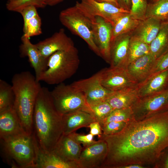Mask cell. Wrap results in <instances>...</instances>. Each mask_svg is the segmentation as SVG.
<instances>
[{
	"instance_id": "32",
	"label": "cell",
	"mask_w": 168,
	"mask_h": 168,
	"mask_svg": "<svg viewBox=\"0 0 168 168\" xmlns=\"http://www.w3.org/2000/svg\"><path fill=\"white\" fill-rule=\"evenodd\" d=\"M133 119L131 108L113 110L110 114L100 124L110 122H128Z\"/></svg>"
},
{
	"instance_id": "45",
	"label": "cell",
	"mask_w": 168,
	"mask_h": 168,
	"mask_svg": "<svg viewBox=\"0 0 168 168\" xmlns=\"http://www.w3.org/2000/svg\"><path fill=\"white\" fill-rule=\"evenodd\" d=\"M163 22L168 24V17L164 21H162Z\"/></svg>"
},
{
	"instance_id": "40",
	"label": "cell",
	"mask_w": 168,
	"mask_h": 168,
	"mask_svg": "<svg viewBox=\"0 0 168 168\" xmlns=\"http://www.w3.org/2000/svg\"><path fill=\"white\" fill-rule=\"evenodd\" d=\"M88 127L90 128L89 133L94 136L97 135L99 138L103 134L101 126L98 122L95 121L91 123Z\"/></svg>"
},
{
	"instance_id": "43",
	"label": "cell",
	"mask_w": 168,
	"mask_h": 168,
	"mask_svg": "<svg viewBox=\"0 0 168 168\" xmlns=\"http://www.w3.org/2000/svg\"><path fill=\"white\" fill-rule=\"evenodd\" d=\"M145 166L141 165L138 164H132L125 166L122 168H143Z\"/></svg>"
},
{
	"instance_id": "5",
	"label": "cell",
	"mask_w": 168,
	"mask_h": 168,
	"mask_svg": "<svg viewBox=\"0 0 168 168\" xmlns=\"http://www.w3.org/2000/svg\"><path fill=\"white\" fill-rule=\"evenodd\" d=\"M59 19L62 25L82 38L96 54L101 57L93 36V26L95 17L87 16L75 5L61 11Z\"/></svg>"
},
{
	"instance_id": "2",
	"label": "cell",
	"mask_w": 168,
	"mask_h": 168,
	"mask_svg": "<svg viewBox=\"0 0 168 168\" xmlns=\"http://www.w3.org/2000/svg\"><path fill=\"white\" fill-rule=\"evenodd\" d=\"M33 123L40 147L45 151H52L63 133L62 116L57 110L47 87H41L38 95Z\"/></svg>"
},
{
	"instance_id": "25",
	"label": "cell",
	"mask_w": 168,
	"mask_h": 168,
	"mask_svg": "<svg viewBox=\"0 0 168 168\" xmlns=\"http://www.w3.org/2000/svg\"><path fill=\"white\" fill-rule=\"evenodd\" d=\"M140 21L133 17L130 13L119 17L112 25V43L119 36L137 28Z\"/></svg>"
},
{
	"instance_id": "19",
	"label": "cell",
	"mask_w": 168,
	"mask_h": 168,
	"mask_svg": "<svg viewBox=\"0 0 168 168\" xmlns=\"http://www.w3.org/2000/svg\"><path fill=\"white\" fill-rule=\"evenodd\" d=\"M36 157L34 168H79L77 162L65 161L53 152L43 150L37 141Z\"/></svg>"
},
{
	"instance_id": "48",
	"label": "cell",
	"mask_w": 168,
	"mask_h": 168,
	"mask_svg": "<svg viewBox=\"0 0 168 168\" xmlns=\"http://www.w3.org/2000/svg\"></svg>"
},
{
	"instance_id": "14",
	"label": "cell",
	"mask_w": 168,
	"mask_h": 168,
	"mask_svg": "<svg viewBox=\"0 0 168 168\" xmlns=\"http://www.w3.org/2000/svg\"><path fill=\"white\" fill-rule=\"evenodd\" d=\"M21 39L22 43L19 47L21 56L28 57L34 69L36 79L40 82L41 77L48 68L49 58L42 55L36 44L30 42L29 38L23 35Z\"/></svg>"
},
{
	"instance_id": "13",
	"label": "cell",
	"mask_w": 168,
	"mask_h": 168,
	"mask_svg": "<svg viewBox=\"0 0 168 168\" xmlns=\"http://www.w3.org/2000/svg\"><path fill=\"white\" fill-rule=\"evenodd\" d=\"M112 26L111 24L100 16L95 17L93 32L96 44L102 58L110 63L112 44Z\"/></svg>"
},
{
	"instance_id": "23",
	"label": "cell",
	"mask_w": 168,
	"mask_h": 168,
	"mask_svg": "<svg viewBox=\"0 0 168 168\" xmlns=\"http://www.w3.org/2000/svg\"><path fill=\"white\" fill-rule=\"evenodd\" d=\"M130 39L128 35L124 34L117 37L112 42L110 67H124L128 50Z\"/></svg>"
},
{
	"instance_id": "10",
	"label": "cell",
	"mask_w": 168,
	"mask_h": 168,
	"mask_svg": "<svg viewBox=\"0 0 168 168\" xmlns=\"http://www.w3.org/2000/svg\"><path fill=\"white\" fill-rule=\"evenodd\" d=\"M71 84L84 94L87 104L105 101L112 91L102 85L100 71L89 78L74 82Z\"/></svg>"
},
{
	"instance_id": "20",
	"label": "cell",
	"mask_w": 168,
	"mask_h": 168,
	"mask_svg": "<svg viewBox=\"0 0 168 168\" xmlns=\"http://www.w3.org/2000/svg\"><path fill=\"white\" fill-rule=\"evenodd\" d=\"M62 116L63 134H65L71 133L82 127H88L91 123L96 121L89 113L82 110Z\"/></svg>"
},
{
	"instance_id": "4",
	"label": "cell",
	"mask_w": 168,
	"mask_h": 168,
	"mask_svg": "<svg viewBox=\"0 0 168 168\" xmlns=\"http://www.w3.org/2000/svg\"><path fill=\"white\" fill-rule=\"evenodd\" d=\"M80 62L78 51L75 46L58 51L49 58L48 68L40 81L51 85L63 83L76 72Z\"/></svg>"
},
{
	"instance_id": "35",
	"label": "cell",
	"mask_w": 168,
	"mask_h": 168,
	"mask_svg": "<svg viewBox=\"0 0 168 168\" xmlns=\"http://www.w3.org/2000/svg\"><path fill=\"white\" fill-rule=\"evenodd\" d=\"M128 122H110L100 124L103 134L111 135L121 132Z\"/></svg>"
},
{
	"instance_id": "29",
	"label": "cell",
	"mask_w": 168,
	"mask_h": 168,
	"mask_svg": "<svg viewBox=\"0 0 168 168\" xmlns=\"http://www.w3.org/2000/svg\"><path fill=\"white\" fill-rule=\"evenodd\" d=\"M168 17V0H158L147 5L146 19L152 18L163 21Z\"/></svg>"
},
{
	"instance_id": "9",
	"label": "cell",
	"mask_w": 168,
	"mask_h": 168,
	"mask_svg": "<svg viewBox=\"0 0 168 168\" xmlns=\"http://www.w3.org/2000/svg\"><path fill=\"white\" fill-rule=\"evenodd\" d=\"M75 5L87 16L91 18L100 17L112 25L121 16L130 13L126 9L119 7L110 3L99 2L94 0H82Z\"/></svg>"
},
{
	"instance_id": "31",
	"label": "cell",
	"mask_w": 168,
	"mask_h": 168,
	"mask_svg": "<svg viewBox=\"0 0 168 168\" xmlns=\"http://www.w3.org/2000/svg\"><path fill=\"white\" fill-rule=\"evenodd\" d=\"M30 5L36 8H43L46 6L45 0H8L6 7L10 11L19 13L24 8Z\"/></svg>"
},
{
	"instance_id": "1",
	"label": "cell",
	"mask_w": 168,
	"mask_h": 168,
	"mask_svg": "<svg viewBox=\"0 0 168 168\" xmlns=\"http://www.w3.org/2000/svg\"><path fill=\"white\" fill-rule=\"evenodd\" d=\"M99 139L104 140L108 148L102 168L154 165L168 147V110L142 120L133 119L120 132L102 134Z\"/></svg>"
},
{
	"instance_id": "30",
	"label": "cell",
	"mask_w": 168,
	"mask_h": 168,
	"mask_svg": "<svg viewBox=\"0 0 168 168\" xmlns=\"http://www.w3.org/2000/svg\"><path fill=\"white\" fill-rule=\"evenodd\" d=\"M14 94L12 85L0 80V113L13 106Z\"/></svg>"
},
{
	"instance_id": "18",
	"label": "cell",
	"mask_w": 168,
	"mask_h": 168,
	"mask_svg": "<svg viewBox=\"0 0 168 168\" xmlns=\"http://www.w3.org/2000/svg\"><path fill=\"white\" fill-rule=\"evenodd\" d=\"M168 87V69L150 75L136 86L139 98L162 91Z\"/></svg>"
},
{
	"instance_id": "46",
	"label": "cell",
	"mask_w": 168,
	"mask_h": 168,
	"mask_svg": "<svg viewBox=\"0 0 168 168\" xmlns=\"http://www.w3.org/2000/svg\"><path fill=\"white\" fill-rule=\"evenodd\" d=\"M153 0V1H154V2H155L156 1H157V0Z\"/></svg>"
},
{
	"instance_id": "16",
	"label": "cell",
	"mask_w": 168,
	"mask_h": 168,
	"mask_svg": "<svg viewBox=\"0 0 168 168\" xmlns=\"http://www.w3.org/2000/svg\"><path fill=\"white\" fill-rule=\"evenodd\" d=\"M25 133H27L24 129L13 106L0 113V137L1 140Z\"/></svg>"
},
{
	"instance_id": "36",
	"label": "cell",
	"mask_w": 168,
	"mask_h": 168,
	"mask_svg": "<svg viewBox=\"0 0 168 168\" xmlns=\"http://www.w3.org/2000/svg\"><path fill=\"white\" fill-rule=\"evenodd\" d=\"M167 69H168V49L156 58L152 68L150 75Z\"/></svg>"
},
{
	"instance_id": "34",
	"label": "cell",
	"mask_w": 168,
	"mask_h": 168,
	"mask_svg": "<svg viewBox=\"0 0 168 168\" xmlns=\"http://www.w3.org/2000/svg\"><path fill=\"white\" fill-rule=\"evenodd\" d=\"M131 15L139 21L145 20L148 5L147 0H131Z\"/></svg>"
},
{
	"instance_id": "24",
	"label": "cell",
	"mask_w": 168,
	"mask_h": 168,
	"mask_svg": "<svg viewBox=\"0 0 168 168\" xmlns=\"http://www.w3.org/2000/svg\"><path fill=\"white\" fill-rule=\"evenodd\" d=\"M162 21L152 18L145 19L140 22L137 27L134 36L150 44L158 35L161 27Z\"/></svg>"
},
{
	"instance_id": "17",
	"label": "cell",
	"mask_w": 168,
	"mask_h": 168,
	"mask_svg": "<svg viewBox=\"0 0 168 168\" xmlns=\"http://www.w3.org/2000/svg\"><path fill=\"white\" fill-rule=\"evenodd\" d=\"M82 148L71 133L63 134L52 151L65 161L77 162Z\"/></svg>"
},
{
	"instance_id": "26",
	"label": "cell",
	"mask_w": 168,
	"mask_h": 168,
	"mask_svg": "<svg viewBox=\"0 0 168 168\" xmlns=\"http://www.w3.org/2000/svg\"><path fill=\"white\" fill-rule=\"evenodd\" d=\"M150 46V53L156 58L168 49V24L162 22L161 27Z\"/></svg>"
},
{
	"instance_id": "21",
	"label": "cell",
	"mask_w": 168,
	"mask_h": 168,
	"mask_svg": "<svg viewBox=\"0 0 168 168\" xmlns=\"http://www.w3.org/2000/svg\"><path fill=\"white\" fill-rule=\"evenodd\" d=\"M156 59L149 53L134 60L127 66L129 74L138 84L149 76Z\"/></svg>"
},
{
	"instance_id": "42",
	"label": "cell",
	"mask_w": 168,
	"mask_h": 168,
	"mask_svg": "<svg viewBox=\"0 0 168 168\" xmlns=\"http://www.w3.org/2000/svg\"><path fill=\"white\" fill-rule=\"evenodd\" d=\"M63 0H45L46 5L52 6L56 5Z\"/></svg>"
},
{
	"instance_id": "12",
	"label": "cell",
	"mask_w": 168,
	"mask_h": 168,
	"mask_svg": "<svg viewBox=\"0 0 168 168\" xmlns=\"http://www.w3.org/2000/svg\"><path fill=\"white\" fill-rule=\"evenodd\" d=\"M108 152L107 144L102 139L83 147L77 161L79 168H101Z\"/></svg>"
},
{
	"instance_id": "41",
	"label": "cell",
	"mask_w": 168,
	"mask_h": 168,
	"mask_svg": "<svg viewBox=\"0 0 168 168\" xmlns=\"http://www.w3.org/2000/svg\"><path fill=\"white\" fill-rule=\"evenodd\" d=\"M120 7L124 8V7H128L130 4L131 0H117Z\"/></svg>"
},
{
	"instance_id": "39",
	"label": "cell",
	"mask_w": 168,
	"mask_h": 168,
	"mask_svg": "<svg viewBox=\"0 0 168 168\" xmlns=\"http://www.w3.org/2000/svg\"><path fill=\"white\" fill-rule=\"evenodd\" d=\"M154 167L155 168H168V147L161 153Z\"/></svg>"
},
{
	"instance_id": "33",
	"label": "cell",
	"mask_w": 168,
	"mask_h": 168,
	"mask_svg": "<svg viewBox=\"0 0 168 168\" xmlns=\"http://www.w3.org/2000/svg\"><path fill=\"white\" fill-rule=\"evenodd\" d=\"M41 20L38 14L23 24V35L30 38L42 34Z\"/></svg>"
},
{
	"instance_id": "28",
	"label": "cell",
	"mask_w": 168,
	"mask_h": 168,
	"mask_svg": "<svg viewBox=\"0 0 168 168\" xmlns=\"http://www.w3.org/2000/svg\"><path fill=\"white\" fill-rule=\"evenodd\" d=\"M82 110L89 113L96 121L100 123L114 110L107 102L104 101L91 104L86 103Z\"/></svg>"
},
{
	"instance_id": "22",
	"label": "cell",
	"mask_w": 168,
	"mask_h": 168,
	"mask_svg": "<svg viewBox=\"0 0 168 168\" xmlns=\"http://www.w3.org/2000/svg\"><path fill=\"white\" fill-rule=\"evenodd\" d=\"M136 87L112 91L105 101L114 110L131 108L139 98Z\"/></svg>"
},
{
	"instance_id": "44",
	"label": "cell",
	"mask_w": 168,
	"mask_h": 168,
	"mask_svg": "<svg viewBox=\"0 0 168 168\" xmlns=\"http://www.w3.org/2000/svg\"><path fill=\"white\" fill-rule=\"evenodd\" d=\"M98 2H106L111 3L116 6L120 7L119 5L116 0H94Z\"/></svg>"
},
{
	"instance_id": "3",
	"label": "cell",
	"mask_w": 168,
	"mask_h": 168,
	"mask_svg": "<svg viewBox=\"0 0 168 168\" xmlns=\"http://www.w3.org/2000/svg\"><path fill=\"white\" fill-rule=\"evenodd\" d=\"M12 83L15 96L13 107L25 131L32 134L35 106L42 86L35 76L27 71L14 74Z\"/></svg>"
},
{
	"instance_id": "8",
	"label": "cell",
	"mask_w": 168,
	"mask_h": 168,
	"mask_svg": "<svg viewBox=\"0 0 168 168\" xmlns=\"http://www.w3.org/2000/svg\"><path fill=\"white\" fill-rule=\"evenodd\" d=\"M131 108L133 119L136 120L168 110V87L159 92L139 98Z\"/></svg>"
},
{
	"instance_id": "37",
	"label": "cell",
	"mask_w": 168,
	"mask_h": 168,
	"mask_svg": "<svg viewBox=\"0 0 168 168\" xmlns=\"http://www.w3.org/2000/svg\"><path fill=\"white\" fill-rule=\"evenodd\" d=\"M76 141L83 147L89 146L96 142L94 140V136L89 133L83 135L76 133L75 132L71 133Z\"/></svg>"
},
{
	"instance_id": "7",
	"label": "cell",
	"mask_w": 168,
	"mask_h": 168,
	"mask_svg": "<svg viewBox=\"0 0 168 168\" xmlns=\"http://www.w3.org/2000/svg\"><path fill=\"white\" fill-rule=\"evenodd\" d=\"M50 94L57 110L62 115L82 110L86 104L84 94L71 84L63 82L58 84L50 91Z\"/></svg>"
},
{
	"instance_id": "6",
	"label": "cell",
	"mask_w": 168,
	"mask_h": 168,
	"mask_svg": "<svg viewBox=\"0 0 168 168\" xmlns=\"http://www.w3.org/2000/svg\"><path fill=\"white\" fill-rule=\"evenodd\" d=\"M25 133L2 140L6 154L23 168H34L37 140L34 135Z\"/></svg>"
},
{
	"instance_id": "11",
	"label": "cell",
	"mask_w": 168,
	"mask_h": 168,
	"mask_svg": "<svg viewBox=\"0 0 168 168\" xmlns=\"http://www.w3.org/2000/svg\"><path fill=\"white\" fill-rule=\"evenodd\" d=\"M102 85L107 89L114 91L136 87L138 84L124 67H110L100 70Z\"/></svg>"
},
{
	"instance_id": "27",
	"label": "cell",
	"mask_w": 168,
	"mask_h": 168,
	"mask_svg": "<svg viewBox=\"0 0 168 168\" xmlns=\"http://www.w3.org/2000/svg\"><path fill=\"white\" fill-rule=\"evenodd\" d=\"M149 53V44L134 36L133 37L130 39L128 50L124 67L126 68L133 61Z\"/></svg>"
},
{
	"instance_id": "47",
	"label": "cell",
	"mask_w": 168,
	"mask_h": 168,
	"mask_svg": "<svg viewBox=\"0 0 168 168\" xmlns=\"http://www.w3.org/2000/svg\"><path fill=\"white\" fill-rule=\"evenodd\" d=\"M116 0L117 1V0Z\"/></svg>"
},
{
	"instance_id": "38",
	"label": "cell",
	"mask_w": 168,
	"mask_h": 168,
	"mask_svg": "<svg viewBox=\"0 0 168 168\" xmlns=\"http://www.w3.org/2000/svg\"><path fill=\"white\" fill-rule=\"evenodd\" d=\"M19 13L23 17V24H26L29 20L38 14L36 7L33 5L28 6L25 7Z\"/></svg>"
},
{
	"instance_id": "15",
	"label": "cell",
	"mask_w": 168,
	"mask_h": 168,
	"mask_svg": "<svg viewBox=\"0 0 168 168\" xmlns=\"http://www.w3.org/2000/svg\"><path fill=\"white\" fill-rule=\"evenodd\" d=\"M35 44L42 55L48 58L58 51L67 50L75 46L72 40L66 35L63 29Z\"/></svg>"
}]
</instances>
